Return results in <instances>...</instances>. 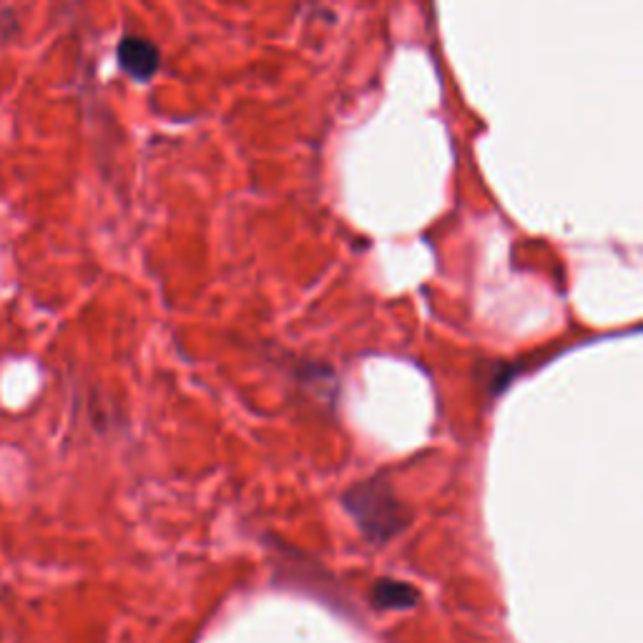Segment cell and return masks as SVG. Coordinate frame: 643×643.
Listing matches in <instances>:
<instances>
[{"label": "cell", "mask_w": 643, "mask_h": 643, "mask_svg": "<svg viewBox=\"0 0 643 643\" xmlns=\"http://www.w3.org/2000/svg\"><path fill=\"white\" fill-rule=\"evenodd\" d=\"M343 505L370 543L383 545L410 526V511L383 475L357 483L343 496Z\"/></svg>", "instance_id": "1"}, {"label": "cell", "mask_w": 643, "mask_h": 643, "mask_svg": "<svg viewBox=\"0 0 643 643\" xmlns=\"http://www.w3.org/2000/svg\"><path fill=\"white\" fill-rule=\"evenodd\" d=\"M158 61H162L158 49L151 41H146V38L129 36L118 46V63H121L126 74L137 78V81H149L158 70Z\"/></svg>", "instance_id": "2"}, {"label": "cell", "mask_w": 643, "mask_h": 643, "mask_svg": "<svg viewBox=\"0 0 643 643\" xmlns=\"http://www.w3.org/2000/svg\"><path fill=\"white\" fill-rule=\"evenodd\" d=\"M417 601H420V595L415 589H412V586L400 583V581H390V578L377 581L375 591H372V603H375V608L402 610V608L417 606Z\"/></svg>", "instance_id": "3"}]
</instances>
